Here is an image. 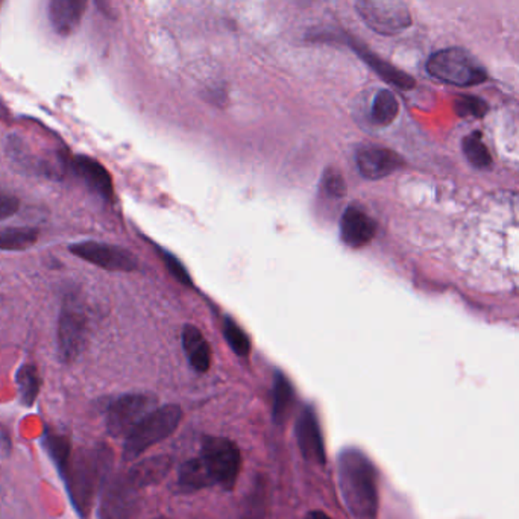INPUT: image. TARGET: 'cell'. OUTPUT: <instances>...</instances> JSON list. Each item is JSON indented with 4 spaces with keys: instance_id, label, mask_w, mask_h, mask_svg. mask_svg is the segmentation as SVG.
<instances>
[{
    "instance_id": "31",
    "label": "cell",
    "mask_w": 519,
    "mask_h": 519,
    "mask_svg": "<svg viewBox=\"0 0 519 519\" xmlns=\"http://www.w3.org/2000/svg\"><path fill=\"white\" fill-rule=\"evenodd\" d=\"M19 207H21V201L15 198L14 195L0 190V221L14 216Z\"/></svg>"
},
{
    "instance_id": "28",
    "label": "cell",
    "mask_w": 519,
    "mask_h": 519,
    "mask_svg": "<svg viewBox=\"0 0 519 519\" xmlns=\"http://www.w3.org/2000/svg\"><path fill=\"white\" fill-rule=\"evenodd\" d=\"M266 499V485L260 479V481L254 486L253 492L247 498L242 519H264Z\"/></svg>"
},
{
    "instance_id": "21",
    "label": "cell",
    "mask_w": 519,
    "mask_h": 519,
    "mask_svg": "<svg viewBox=\"0 0 519 519\" xmlns=\"http://www.w3.org/2000/svg\"><path fill=\"white\" fill-rule=\"evenodd\" d=\"M400 113V104L391 90H381L372 102L371 119L378 126H387Z\"/></svg>"
},
{
    "instance_id": "9",
    "label": "cell",
    "mask_w": 519,
    "mask_h": 519,
    "mask_svg": "<svg viewBox=\"0 0 519 519\" xmlns=\"http://www.w3.org/2000/svg\"><path fill=\"white\" fill-rule=\"evenodd\" d=\"M70 253L76 257L82 258L85 262L91 263L94 266L102 267L105 271L113 272H131L137 269V258L126 249L119 247L107 245L100 242H80L74 243L70 247Z\"/></svg>"
},
{
    "instance_id": "11",
    "label": "cell",
    "mask_w": 519,
    "mask_h": 519,
    "mask_svg": "<svg viewBox=\"0 0 519 519\" xmlns=\"http://www.w3.org/2000/svg\"><path fill=\"white\" fill-rule=\"evenodd\" d=\"M139 489L125 477L111 480L100 503V519H135Z\"/></svg>"
},
{
    "instance_id": "2",
    "label": "cell",
    "mask_w": 519,
    "mask_h": 519,
    "mask_svg": "<svg viewBox=\"0 0 519 519\" xmlns=\"http://www.w3.org/2000/svg\"><path fill=\"white\" fill-rule=\"evenodd\" d=\"M109 465V451L107 448H94L70 455L65 470L60 471L69 489L70 499L82 516L91 510L94 495L102 485Z\"/></svg>"
},
{
    "instance_id": "30",
    "label": "cell",
    "mask_w": 519,
    "mask_h": 519,
    "mask_svg": "<svg viewBox=\"0 0 519 519\" xmlns=\"http://www.w3.org/2000/svg\"><path fill=\"white\" fill-rule=\"evenodd\" d=\"M324 187H325L326 194L333 198H342L346 194L345 183L341 175L336 172L326 173Z\"/></svg>"
},
{
    "instance_id": "6",
    "label": "cell",
    "mask_w": 519,
    "mask_h": 519,
    "mask_svg": "<svg viewBox=\"0 0 519 519\" xmlns=\"http://www.w3.org/2000/svg\"><path fill=\"white\" fill-rule=\"evenodd\" d=\"M357 13L376 34H400L411 25V13L402 0H357Z\"/></svg>"
},
{
    "instance_id": "3",
    "label": "cell",
    "mask_w": 519,
    "mask_h": 519,
    "mask_svg": "<svg viewBox=\"0 0 519 519\" xmlns=\"http://www.w3.org/2000/svg\"><path fill=\"white\" fill-rule=\"evenodd\" d=\"M183 420L181 407L175 404L160 407L151 411L125 440L124 459L137 460L149 448L168 439L178 428Z\"/></svg>"
},
{
    "instance_id": "24",
    "label": "cell",
    "mask_w": 519,
    "mask_h": 519,
    "mask_svg": "<svg viewBox=\"0 0 519 519\" xmlns=\"http://www.w3.org/2000/svg\"><path fill=\"white\" fill-rule=\"evenodd\" d=\"M15 380H17L22 402L26 407L32 406L39 396L41 386L40 376H39L37 368L34 365H23L17 372Z\"/></svg>"
},
{
    "instance_id": "20",
    "label": "cell",
    "mask_w": 519,
    "mask_h": 519,
    "mask_svg": "<svg viewBox=\"0 0 519 519\" xmlns=\"http://www.w3.org/2000/svg\"><path fill=\"white\" fill-rule=\"evenodd\" d=\"M293 401H295V391L290 381L287 380L284 374L277 372L273 378L272 418L275 424L280 426L287 420V416L292 411Z\"/></svg>"
},
{
    "instance_id": "27",
    "label": "cell",
    "mask_w": 519,
    "mask_h": 519,
    "mask_svg": "<svg viewBox=\"0 0 519 519\" xmlns=\"http://www.w3.org/2000/svg\"><path fill=\"white\" fill-rule=\"evenodd\" d=\"M454 111L459 117H475L481 119L489 111V105L479 96L460 94L454 100Z\"/></svg>"
},
{
    "instance_id": "7",
    "label": "cell",
    "mask_w": 519,
    "mask_h": 519,
    "mask_svg": "<svg viewBox=\"0 0 519 519\" xmlns=\"http://www.w3.org/2000/svg\"><path fill=\"white\" fill-rule=\"evenodd\" d=\"M157 400L146 394H129L114 401L107 413V430L113 437H126L157 409Z\"/></svg>"
},
{
    "instance_id": "34",
    "label": "cell",
    "mask_w": 519,
    "mask_h": 519,
    "mask_svg": "<svg viewBox=\"0 0 519 519\" xmlns=\"http://www.w3.org/2000/svg\"><path fill=\"white\" fill-rule=\"evenodd\" d=\"M157 519H168V518H164V516H160V518Z\"/></svg>"
},
{
    "instance_id": "8",
    "label": "cell",
    "mask_w": 519,
    "mask_h": 519,
    "mask_svg": "<svg viewBox=\"0 0 519 519\" xmlns=\"http://www.w3.org/2000/svg\"><path fill=\"white\" fill-rule=\"evenodd\" d=\"M87 336V321L80 304L67 298L58 319V356L61 361L72 363L80 357Z\"/></svg>"
},
{
    "instance_id": "4",
    "label": "cell",
    "mask_w": 519,
    "mask_h": 519,
    "mask_svg": "<svg viewBox=\"0 0 519 519\" xmlns=\"http://www.w3.org/2000/svg\"><path fill=\"white\" fill-rule=\"evenodd\" d=\"M431 78L455 87H474L488 81V74L472 55L460 48L437 50L427 61Z\"/></svg>"
},
{
    "instance_id": "14",
    "label": "cell",
    "mask_w": 519,
    "mask_h": 519,
    "mask_svg": "<svg viewBox=\"0 0 519 519\" xmlns=\"http://www.w3.org/2000/svg\"><path fill=\"white\" fill-rule=\"evenodd\" d=\"M376 222L360 207L351 205L342 214L341 238L348 247H367L376 236Z\"/></svg>"
},
{
    "instance_id": "15",
    "label": "cell",
    "mask_w": 519,
    "mask_h": 519,
    "mask_svg": "<svg viewBox=\"0 0 519 519\" xmlns=\"http://www.w3.org/2000/svg\"><path fill=\"white\" fill-rule=\"evenodd\" d=\"M72 168L94 195H98L105 201L113 199V179L108 170L98 160L87 155H78L72 161Z\"/></svg>"
},
{
    "instance_id": "18",
    "label": "cell",
    "mask_w": 519,
    "mask_h": 519,
    "mask_svg": "<svg viewBox=\"0 0 519 519\" xmlns=\"http://www.w3.org/2000/svg\"><path fill=\"white\" fill-rule=\"evenodd\" d=\"M183 345L195 371L207 372L212 365V351L199 328L195 325L184 326Z\"/></svg>"
},
{
    "instance_id": "33",
    "label": "cell",
    "mask_w": 519,
    "mask_h": 519,
    "mask_svg": "<svg viewBox=\"0 0 519 519\" xmlns=\"http://www.w3.org/2000/svg\"><path fill=\"white\" fill-rule=\"evenodd\" d=\"M298 2H301L302 5H308L312 0H298Z\"/></svg>"
},
{
    "instance_id": "5",
    "label": "cell",
    "mask_w": 519,
    "mask_h": 519,
    "mask_svg": "<svg viewBox=\"0 0 519 519\" xmlns=\"http://www.w3.org/2000/svg\"><path fill=\"white\" fill-rule=\"evenodd\" d=\"M201 459L213 477L214 485L223 490H233L242 470V454L233 440L207 436L203 440Z\"/></svg>"
},
{
    "instance_id": "13",
    "label": "cell",
    "mask_w": 519,
    "mask_h": 519,
    "mask_svg": "<svg viewBox=\"0 0 519 519\" xmlns=\"http://www.w3.org/2000/svg\"><path fill=\"white\" fill-rule=\"evenodd\" d=\"M402 159L391 149L365 146L357 151V166L368 179L386 178L402 166Z\"/></svg>"
},
{
    "instance_id": "16",
    "label": "cell",
    "mask_w": 519,
    "mask_h": 519,
    "mask_svg": "<svg viewBox=\"0 0 519 519\" xmlns=\"http://www.w3.org/2000/svg\"><path fill=\"white\" fill-rule=\"evenodd\" d=\"M89 0H50L49 21L56 34L70 35L85 14Z\"/></svg>"
},
{
    "instance_id": "19",
    "label": "cell",
    "mask_w": 519,
    "mask_h": 519,
    "mask_svg": "<svg viewBox=\"0 0 519 519\" xmlns=\"http://www.w3.org/2000/svg\"><path fill=\"white\" fill-rule=\"evenodd\" d=\"M178 486L184 492H196L214 486L213 477L201 457L187 460L178 471Z\"/></svg>"
},
{
    "instance_id": "23",
    "label": "cell",
    "mask_w": 519,
    "mask_h": 519,
    "mask_svg": "<svg viewBox=\"0 0 519 519\" xmlns=\"http://www.w3.org/2000/svg\"><path fill=\"white\" fill-rule=\"evenodd\" d=\"M462 148H463L466 160L475 169H488L492 166V155H490L489 149L483 142V137H481L480 131L468 134L463 142H462Z\"/></svg>"
},
{
    "instance_id": "10",
    "label": "cell",
    "mask_w": 519,
    "mask_h": 519,
    "mask_svg": "<svg viewBox=\"0 0 519 519\" xmlns=\"http://www.w3.org/2000/svg\"><path fill=\"white\" fill-rule=\"evenodd\" d=\"M316 40H326V39H341L342 43H345L354 54L360 56L363 63H367L374 72H376L381 80L386 81L387 84L394 85L400 90L415 89L416 81L411 78V74H407L402 70L396 69L395 65L383 60L381 56L374 54L368 46L363 45L361 41L352 39L351 35L348 34H319L315 37Z\"/></svg>"
},
{
    "instance_id": "29",
    "label": "cell",
    "mask_w": 519,
    "mask_h": 519,
    "mask_svg": "<svg viewBox=\"0 0 519 519\" xmlns=\"http://www.w3.org/2000/svg\"><path fill=\"white\" fill-rule=\"evenodd\" d=\"M161 257L164 258V263H166V266H168L173 277L177 278L179 282H183L184 286H190V284H192V280L188 277L186 267L179 263L178 258L173 257L172 254L166 253V251L161 253Z\"/></svg>"
},
{
    "instance_id": "25",
    "label": "cell",
    "mask_w": 519,
    "mask_h": 519,
    "mask_svg": "<svg viewBox=\"0 0 519 519\" xmlns=\"http://www.w3.org/2000/svg\"><path fill=\"white\" fill-rule=\"evenodd\" d=\"M43 444L50 457L54 459L55 463L58 465V470H65V466L69 462L72 455V446L67 437L61 435H55L52 431H46L43 436Z\"/></svg>"
},
{
    "instance_id": "26",
    "label": "cell",
    "mask_w": 519,
    "mask_h": 519,
    "mask_svg": "<svg viewBox=\"0 0 519 519\" xmlns=\"http://www.w3.org/2000/svg\"><path fill=\"white\" fill-rule=\"evenodd\" d=\"M223 336L227 339L228 345L231 346L238 356L247 357L251 352V341L238 326V322H234L231 317H227L223 322Z\"/></svg>"
},
{
    "instance_id": "22",
    "label": "cell",
    "mask_w": 519,
    "mask_h": 519,
    "mask_svg": "<svg viewBox=\"0 0 519 519\" xmlns=\"http://www.w3.org/2000/svg\"><path fill=\"white\" fill-rule=\"evenodd\" d=\"M39 240L35 228H6L0 231V251H23Z\"/></svg>"
},
{
    "instance_id": "32",
    "label": "cell",
    "mask_w": 519,
    "mask_h": 519,
    "mask_svg": "<svg viewBox=\"0 0 519 519\" xmlns=\"http://www.w3.org/2000/svg\"><path fill=\"white\" fill-rule=\"evenodd\" d=\"M306 519H332L328 515L324 514L321 510H312L307 514Z\"/></svg>"
},
{
    "instance_id": "12",
    "label": "cell",
    "mask_w": 519,
    "mask_h": 519,
    "mask_svg": "<svg viewBox=\"0 0 519 519\" xmlns=\"http://www.w3.org/2000/svg\"><path fill=\"white\" fill-rule=\"evenodd\" d=\"M298 446L304 459L315 462L317 465H325L326 450L324 436H322L321 422L312 406H307L298 418L295 427Z\"/></svg>"
},
{
    "instance_id": "1",
    "label": "cell",
    "mask_w": 519,
    "mask_h": 519,
    "mask_svg": "<svg viewBox=\"0 0 519 519\" xmlns=\"http://www.w3.org/2000/svg\"><path fill=\"white\" fill-rule=\"evenodd\" d=\"M339 488L346 509L354 518L376 519L380 507L378 471L359 448H343L337 455Z\"/></svg>"
},
{
    "instance_id": "35",
    "label": "cell",
    "mask_w": 519,
    "mask_h": 519,
    "mask_svg": "<svg viewBox=\"0 0 519 519\" xmlns=\"http://www.w3.org/2000/svg\"><path fill=\"white\" fill-rule=\"evenodd\" d=\"M0 4H2V0H0Z\"/></svg>"
},
{
    "instance_id": "17",
    "label": "cell",
    "mask_w": 519,
    "mask_h": 519,
    "mask_svg": "<svg viewBox=\"0 0 519 519\" xmlns=\"http://www.w3.org/2000/svg\"><path fill=\"white\" fill-rule=\"evenodd\" d=\"M172 470V459L169 455H153L149 459L140 460L128 471L126 479L137 489H144L149 486L159 485L168 477Z\"/></svg>"
}]
</instances>
